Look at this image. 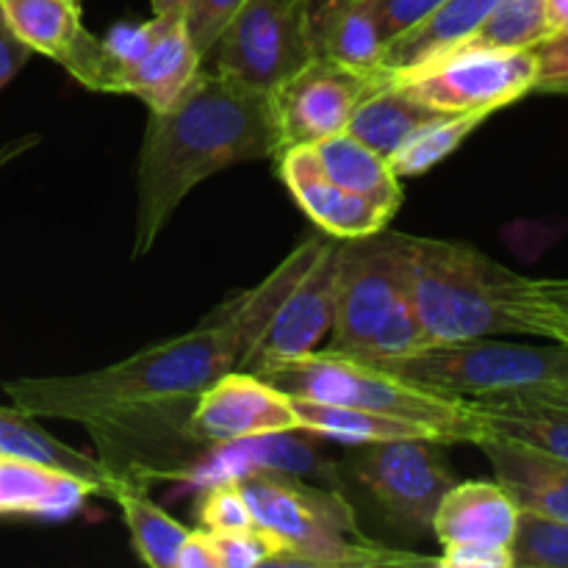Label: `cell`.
I'll list each match as a JSON object with an SVG mask.
<instances>
[{
  "label": "cell",
  "mask_w": 568,
  "mask_h": 568,
  "mask_svg": "<svg viewBox=\"0 0 568 568\" xmlns=\"http://www.w3.org/2000/svg\"><path fill=\"white\" fill-rule=\"evenodd\" d=\"M369 364V361H366ZM383 369L453 397L516 392H566L568 347L558 342L510 344L494 336L438 344L403 361H381Z\"/></svg>",
  "instance_id": "6"
},
{
  "label": "cell",
  "mask_w": 568,
  "mask_h": 568,
  "mask_svg": "<svg viewBox=\"0 0 568 568\" xmlns=\"http://www.w3.org/2000/svg\"><path fill=\"white\" fill-rule=\"evenodd\" d=\"M477 447L491 460L494 477L508 488L519 510L568 521V460L503 438H480Z\"/></svg>",
  "instance_id": "20"
},
{
  "label": "cell",
  "mask_w": 568,
  "mask_h": 568,
  "mask_svg": "<svg viewBox=\"0 0 568 568\" xmlns=\"http://www.w3.org/2000/svg\"><path fill=\"white\" fill-rule=\"evenodd\" d=\"M100 486L75 471L0 455V516L61 521L75 516Z\"/></svg>",
  "instance_id": "18"
},
{
  "label": "cell",
  "mask_w": 568,
  "mask_h": 568,
  "mask_svg": "<svg viewBox=\"0 0 568 568\" xmlns=\"http://www.w3.org/2000/svg\"><path fill=\"white\" fill-rule=\"evenodd\" d=\"M292 405L294 414H297L300 433H311V436H325L333 438V442L347 444H381L399 442V438H430V442H438L427 427L399 419V416L305 397H292Z\"/></svg>",
  "instance_id": "26"
},
{
  "label": "cell",
  "mask_w": 568,
  "mask_h": 568,
  "mask_svg": "<svg viewBox=\"0 0 568 568\" xmlns=\"http://www.w3.org/2000/svg\"><path fill=\"white\" fill-rule=\"evenodd\" d=\"M555 33H568V0H547ZM552 33V37H555Z\"/></svg>",
  "instance_id": "41"
},
{
  "label": "cell",
  "mask_w": 568,
  "mask_h": 568,
  "mask_svg": "<svg viewBox=\"0 0 568 568\" xmlns=\"http://www.w3.org/2000/svg\"><path fill=\"white\" fill-rule=\"evenodd\" d=\"M422 103L444 114L494 111L530 94L538 83V55L532 50L458 44L430 64L394 78Z\"/></svg>",
  "instance_id": "9"
},
{
  "label": "cell",
  "mask_w": 568,
  "mask_h": 568,
  "mask_svg": "<svg viewBox=\"0 0 568 568\" xmlns=\"http://www.w3.org/2000/svg\"><path fill=\"white\" fill-rule=\"evenodd\" d=\"M519 505L497 480H455L433 516L430 532L438 541L503 544L510 547L519 525Z\"/></svg>",
  "instance_id": "19"
},
{
  "label": "cell",
  "mask_w": 568,
  "mask_h": 568,
  "mask_svg": "<svg viewBox=\"0 0 568 568\" xmlns=\"http://www.w3.org/2000/svg\"><path fill=\"white\" fill-rule=\"evenodd\" d=\"M192 0H150L153 14H183L186 17Z\"/></svg>",
  "instance_id": "42"
},
{
  "label": "cell",
  "mask_w": 568,
  "mask_h": 568,
  "mask_svg": "<svg viewBox=\"0 0 568 568\" xmlns=\"http://www.w3.org/2000/svg\"><path fill=\"white\" fill-rule=\"evenodd\" d=\"M488 116H491L488 111H466V114H447L442 120L427 122L388 159V166L399 181L425 175L427 170L442 164L447 155H453Z\"/></svg>",
  "instance_id": "28"
},
{
  "label": "cell",
  "mask_w": 568,
  "mask_h": 568,
  "mask_svg": "<svg viewBox=\"0 0 568 568\" xmlns=\"http://www.w3.org/2000/svg\"><path fill=\"white\" fill-rule=\"evenodd\" d=\"M433 342L427 336L425 325H422L419 314H416L414 303H410V294L397 305L392 316L377 327L369 336V342L364 344L353 355V358L369 361V364H381V361H403L410 355H419L425 349H430Z\"/></svg>",
  "instance_id": "32"
},
{
  "label": "cell",
  "mask_w": 568,
  "mask_h": 568,
  "mask_svg": "<svg viewBox=\"0 0 568 568\" xmlns=\"http://www.w3.org/2000/svg\"><path fill=\"white\" fill-rule=\"evenodd\" d=\"M197 516L203 530L211 532H231V530H247L255 525V516L250 510L244 488L236 477L231 480H216L205 486L200 494Z\"/></svg>",
  "instance_id": "34"
},
{
  "label": "cell",
  "mask_w": 568,
  "mask_h": 568,
  "mask_svg": "<svg viewBox=\"0 0 568 568\" xmlns=\"http://www.w3.org/2000/svg\"><path fill=\"white\" fill-rule=\"evenodd\" d=\"M519 325L525 336L568 347V277H521Z\"/></svg>",
  "instance_id": "30"
},
{
  "label": "cell",
  "mask_w": 568,
  "mask_h": 568,
  "mask_svg": "<svg viewBox=\"0 0 568 568\" xmlns=\"http://www.w3.org/2000/svg\"><path fill=\"white\" fill-rule=\"evenodd\" d=\"M239 483L255 525L275 532L286 547L272 566H438V558L394 552L366 538L342 491L277 471H253Z\"/></svg>",
  "instance_id": "4"
},
{
  "label": "cell",
  "mask_w": 568,
  "mask_h": 568,
  "mask_svg": "<svg viewBox=\"0 0 568 568\" xmlns=\"http://www.w3.org/2000/svg\"><path fill=\"white\" fill-rule=\"evenodd\" d=\"M444 444L430 438H399V442L364 444L355 460V477L388 514L408 532H430L433 516L449 486L453 469L442 455Z\"/></svg>",
  "instance_id": "10"
},
{
  "label": "cell",
  "mask_w": 568,
  "mask_h": 568,
  "mask_svg": "<svg viewBox=\"0 0 568 568\" xmlns=\"http://www.w3.org/2000/svg\"><path fill=\"white\" fill-rule=\"evenodd\" d=\"M372 9H375L377 20H381L383 33H386V44L392 39H397L399 33L410 31L414 26H419L422 20L433 14L436 9H442L447 0H369Z\"/></svg>",
  "instance_id": "36"
},
{
  "label": "cell",
  "mask_w": 568,
  "mask_h": 568,
  "mask_svg": "<svg viewBox=\"0 0 568 568\" xmlns=\"http://www.w3.org/2000/svg\"><path fill=\"white\" fill-rule=\"evenodd\" d=\"M408 294L430 336L438 344L521 333V277L469 244L410 236Z\"/></svg>",
  "instance_id": "3"
},
{
  "label": "cell",
  "mask_w": 568,
  "mask_h": 568,
  "mask_svg": "<svg viewBox=\"0 0 568 568\" xmlns=\"http://www.w3.org/2000/svg\"><path fill=\"white\" fill-rule=\"evenodd\" d=\"M189 430L205 444L242 442L270 433H300L292 397L247 369H231L197 394Z\"/></svg>",
  "instance_id": "14"
},
{
  "label": "cell",
  "mask_w": 568,
  "mask_h": 568,
  "mask_svg": "<svg viewBox=\"0 0 568 568\" xmlns=\"http://www.w3.org/2000/svg\"><path fill=\"white\" fill-rule=\"evenodd\" d=\"M255 375L270 381L288 397L353 405V408L416 422L427 427L438 438V444L480 442V425H477L469 397L433 392L383 366L366 364L336 349H316L303 358L281 361V364L264 366Z\"/></svg>",
  "instance_id": "5"
},
{
  "label": "cell",
  "mask_w": 568,
  "mask_h": 568,
  "mask_svg": "<svg viewBox=\"0 0 568 568\" xmlns=\"http://www.w3.org/2000/svg\"><path fill=\"white\" fill-rule=\"evenodd\" d=\"M510 555L514 568H568V521L521 510Z\"/></svg>",
  "instance_id": "31"
},
{
  "label": "cell",
  "mask_w": 568,
  "mask_h": 568,
  "mask_svg": "<svg viewBox=\"0 0 568 568\" xmlns=\"http://www.w3.org/2000/svg\"><path fill=\"white\" fill-rule=\"evenodd\" d=\"M314 55L311 0H244L203 67L227 81L272 94Z\"/></svg>",
  "instance_id": "7"
},
{
  "label": "cell",
  "mask_w": 568,
  "mask_h": 568,
  "mask_svg": "<svg viewBox=\"0 0 568 568\" xmlns=\"http://www.w3.org/2000/svg\"><path fill=\"white\" fill-rule=\"evenodd\" d=\"M497 3L499 0H447L427 20H422L419 26L399 33L397 39L386 44L383 70L394 81V78L408 75V72L430 64L442 53L464 44Z\"/></svg>",
  "instance_id": "21"
},
{
  "label": "cell",
  "mask_w": 568,
  "mask_h": 568,
  "mask_svg": "<svg viewBox=\"0 0 568 568\" xmlns=\"http://www.w3.org/2000/svg\"><path fill=\"white\" fill-rule=\"evenodd\" d=\"M109 494L116 499L122 516H125L128 532H131L139 558L153 568H178V555H181L183 541L192 530L181 525L175 516L166 514L164 508L150 503L122 475L114 477Z\"/></svg>",
  "instance_id": "27"
},
{
  "label": "cell",
  "mask_w": 568,
  "mask_h": 568,
  "mask_svg": "<svg viewBox=\"0 0 568 568\" xmlns=\"http://www.w3.org/2000/svg\"><path fill=\"white\" fill-rule=\"evenodd\" d=\"M244 344L227 322L205 320L170 342L139 349L131 358L81 375L20 377L6 383L14 408L33 416L100 427H150V419L192 405L216 377L239 369Z\"/></svg>",
  "instance_id": "2"
},
{
  "label": "cell",
  "mask_w": 568,
  "mask_h": 568,
  "mask_svg": "<svg viewBox=\"0 0 568 568\" xmlns=\"http://www.w3.org/2000/svg\"><path fill=\"white\" fill-rule=\"evenodd\" d=\"M120 92L136 94L148 111H164L203 67L183 14H153L148 22H120L103 37Z\"/></svg>",
  "instance_id": "11"
},
{
  "label": "cell",
  "mask_w": 568,
  "mask_h": 568,
  "mask_svg": "<svg viewBox=\"0 0 568 568\" xmlns=\"http://www.w3.org/2000/svg\"><path fill=\"white\" fill-rule=\"evenodd\" d=\"M541 92H549V94H568V81H560V83H552V87L541 89Z\"/></svg>",
  "instance_id": "43"
},
{
  "label": "cell",
  "mask_w": 568,
  "mask_h": 568,
  "mask_svg": "<svg viewBox=\"0 0 568 568\" xmlns=\"http://www.w3.org/2000/svg\"><path fill=\"white\" fill-rule=\"evenodd\" d=\"M33 55V50L11 31L9 20H6L3 9H0V89L28 64V59Z\"/></svg>",
  "instance_id": "39"
},
{
  "label": "cell",
  "mask_w": 568,
  "mask_h": 568,
  "mask_svg": "<svg viewBox=\"0 0 568 568\" xmlns=\"http://www.w3.org/2000/svg\"><path fill=\"white\" fill-rule=\"evenodd\" d=\"M253 471H277V475H297V477H314L320 486L331 488V491H342L338 488L336 466L320 458L314 447L303 438H294L288 433H270V436H253L242 438V442L214 444L209 458L197 466V469L181 471L186 480H197L203 486L216 480H231V477L253 475Z\"/></svg>",
  "instance_id": "17"
},
{
  "label": "cell",
  "mask_w": 568,
  "mask_h": 568,
  "mask_svg": "<svg viewBox=\"0 0 568 568\" xmlns=\"http://www.w3.org/2000/svg\"><path fill=\"white\" fill-rule=\"evenodd\" d=\"M178 568H220L209 530H192L178 555Z\"/></svg>",
  "instance_id": "40"
},
{
  "label": "cell",
  "mask_w": 568,
  "mask_h": 568,
  "mask_svg": "<svg viewBox=\"0 0 568 568\" xmlns=\"http://www.w3.org/2000/svg\"><path fill=\"white\" fill-rule=\"evenodd\" d=\"M316 53L355 67V70H383L386 33L369 0H325L314 11Z\"/></svg>",
  "instance_id": "22"
},
{
  "label": "cell",
  "mask_w": 568,
  "mask_h": 568,
  "mask_svg": "<svg viewBox=\"0 0 568 568\" xmlns=\"http://www.w3.org/2000/svg\"><path fill=\"white\" fill-rule=\"evenodd\" d=\"M538 55V83L532 92L568 81V33H555L536 48Z\"/></svg>",
  "instance_id": "38"
},
{
  "label": "cell",
  "mask_w": 568,
  "mask_h": 568,
  "mask_svg": "<svg viewBox=\"0 0 568 568\" xmlns=\"http://www.w3.org/2000/svg\"><path fill=\"white\" fill-rule=\"evenodd\" d=\"M211 544H214L216 560L220 568H255V566H272L283 555V541L266 527L253 525L247 530H231V532H211Z\"/></svg>",
  "instance_id": "33"
},
{
  "label": "cell",
  "mask_w": 568,
  "mask_h": 568,
  "mask_svg": "<svg viewBox=\"0 0 568 568\" xmlns=\"http://www.w3.org/2000/svg\"><path fill=\"white\" fill-rule=\"evenodd\" d=\"M342 242L344 239L327 236L325 247L320 250L314 264L294 283L288 297L283 300L266 331L261 333L258 344L250 349L242 369L261 372L264 366L303 358V355L320 349L322 338L331 333L333 316H336V277Z\"/></svg>",
  "instance_id": "13"
},
{
  "label": "cell",
  "mask_w": 568,
  "mask_h": 568,
  "mask_svg": "<svg viewBox=\"0 0 568 568\" xmlns=\"http://www.w3.org/2000/svg\"><path fill=\"white\" fill-rule=\"evenodd\" d=\"M480 438H503L568 460V394L516 392L471 397Z\"/></svg>",
  "instance_id": "16"
},
{
  "label": "cell",
  "mask_w": 568,
  "mask_h": 568,
  "mask_svg": "<svg viewBox=\"0 0 568 568\" xmlns=\"http://www.w3.org/2000/svg\"><path fill=\"white\" fill-rule=\"evenodd\" d=\"M11 31L33 50L55 64L67 67L89 31L83 28L81 0H6L0 3Z\"/></svg>",
  "instance_id": "25"
},
{
  "label": "cell",
  "mask_w": 568,
  "mask_h": 568,
  "mask_svg": "<svg viewBox=\"0 0 568 568\" xmlns=\"http://www.w3.org/2000/svg\"><path fill=\"white\" fill-rule=\"evenodd\" d=\"M442 116L447 114L422 103L397 81H388L386 87L375 89L369 98L361 100V105L349 116L347 131L388 161L419 128Z\"/></svg>",
  "instance_id": "23"
},
{
  "label": "cell",
  "mask_w": 568,
  "mask_h": 568,
  "mask_svg": "<svg viewBox=\"0 0 568 568\" xmlns=\"http://www.w3.org/2000/svg\"><path fill=\"white\" fill-rule=\"evenodd\" d=\"M0 3H6V0H0Z\"/></svg>",
  "instance_id": "44"
},
{
  "label": "cell",
  "mask_w": 568,
  "mask_h": 568,
  "mask_svg": "<svg viewBox=\"0 0 568 568\" xmlns=\"http://www.w3.org/2000/svg\"><path fill=\"white\" fill-rule=\"evenodd\" d=\"M442 568H514V555L510 547L503 544H483L464 541L447 544L444 555L438 558Z\"/></svg>",
  "instance_id": "37"
},
{
  "label": "cell",
  "mask_w": 568,
  "mask_h": 568,
  "mask_svg": "<svg viewBox=\"0 0 568 568\" xmlns=\"http://www.w3.org/2000/svg\"><path fill=\"white\" fill-rule=\"evenodd\" d=\"M281 153L272 94L200 67L181 98L150 111L139 153V209L133 258L153 250L178 205L205 178L244 161Z\"/></svg>",
  "instance_id": "1"
},
{
  "label": "cell",
  "mask_w": 568,
  "mask_h": 568,
  "mask_svg": "<svg viewBox=\"0 0 568 568\" xmlns=\"http://www.w3.org/2000/svg\"><path fill=\"white\" fill-rule=\"evenodd\" d=\"M405 233L344 239L336 277V316L325 349L355 353L408 297L410 247Z\"/></svg>",
  "instance_id": "8"
},
{
  "label": "cell",
  "mask_w": 568,
  "mask_h": 568,
  "mask_svg": "<svg viewBox=\"0 0 568 568\" xmlns=\"http://www.w3.org/2000/svg\"><path fill=\"white\" fill-rule=\"evenodd\" d=\"M392 81L388 72L355 70L316 53L300 72L272 92L281 150L316 144L333 133L347 131L349 116L361 100Z\"/></svg>",
  "instance_id": "12"
},
{
  "label": "cell",
  "mask_w": 568,
  "mask_h": 568,
  "mask_svg": "<svg viewBox=\"0 0 568 568\" xmlns=\"http://www.w3.org/2000/svg\"><path fill=\"white\" fill-rule=\"evenodd\" d=\"M547 0H499L464 44L503 50H532L552 37Z\"/></svg>",
  "instance_id": "29"
},
{
  "label": "cell",
  "mask_w": 568,
  "mask_h": 568,
  "mask_svg": "<svg viewBox=\"0 0 568 568\" xmlns=\"http://www.w3.org/2000/svg\"><path fill=\"white\" fill-rule=\"evenodd\" d=\"M277 175L286 183L300 209L336 239H358L383 231L392 222V211L349 189L338 186L320 166L311 144H297L277 153Z\"/></svg>",
  "instance_id": "15"
},
{
  "label": "cell",
  "mask_w": 568,
  "mask_h": 568,
  "mask_svg": "<svg viewBox=\"0 0 568 568\" xmlns=\"http://www.w3.org/2000/svg\"><path fill=\"white\" fill-rule=\"evenodd\" d=\"M244 0H192L186 11V28L197 53L209 55L231 17L242 9Z\"/></svg>",
  "instance_id": "35"
},
{
  "label": "cell",
  "mask_w": 568,
  "mask_h": 568,
  "mask_svg": "<svg viewBox=\"0 0 568 568\" xmlns=\"http://www.w3.org/2000/svg\"><path fill=\"white\" fill-rule=\"evenodd\" d=\"M311 150H314L322 170L338 186L349 189V192L361 194V197L397 214V209L403 205V186H399V178L394 175L392 166L381 153L366 148L349 131L333 133V136L311 144Z\"/></svg>",
  "instance_id": "24"
}]
</instances>
